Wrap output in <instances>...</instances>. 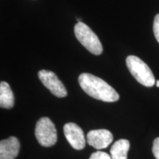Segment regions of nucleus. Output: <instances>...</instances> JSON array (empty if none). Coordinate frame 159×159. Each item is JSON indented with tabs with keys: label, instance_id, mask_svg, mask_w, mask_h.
Returning <instances> with one entry per match:
<instances>
[{
	"label": "nucleus",
	"instance_id": "obj_1",
	"mask_svg": "<svg viewBox=\"0 0 159 159\" xmlns=\"http://www.w3.org/2000/svg\"><path fill=\"white\" fill-rule=\"evenodd\" d=\"M78 81L83 90L93 98L107 102H116L119 99L115 89L98 77L83 73L79 76Z\"/></svg>",
	"mask_w": 159,
	"mask_h": 159
},
{
	"label": "nucleus",
	"instance_id": "obj_2",
	"mask_svg": "<svg viewBox=\"0 0 159 159\" xmlns=\"http://www.w3.org/2000/svg\"><path fill=\"white\" fill-rule=\"evenodd\" d=\"M127 66L138 82L146 87H152L156 83V80L150 67L142 59L129 55L126 58Z\"/></svg>",
	"mask_w": 159,
	"mask_h": 159
},
{
	"label": "nucleus",
	"instance_id": "obj_3",
	"mask_svg": "<svg viewBox=\"0 0 159 159\" xmlns=\"http://www.w3.org/2000/svg\"><path fill=\"white\" fill-rule=\"evenodd\" d=\"M75 34L77 39L85 49L92 54L99 55L102 52V45L97 35L88 25L77 22L75 26Z\"/></svg>",
	"mask_w": 159,
	"mask_h": 159
},
{
	"label": "nucleus",
	"instance_id": "obj_4",
	"mask_svg": "<svg viewBox=\"0 0 159 159\" xmlns=\"http://www.w3.org/2000/svg\"><path fill=\"white\" fill-rule=\"evenodd\" d=\"M35 135L41 146L49 148L57 142V130L55 125L48 117H42L37 122Z\"/></svg>",
	"mask_w": 159,
	"mask_h": 159
},
{
	"label": "nucleus",
	"instance_id": "obj_5",
	"mask_svg": "<svg viewBox=\"0 0 159 159\" xmlns=\"http://www.w3.org/2000/svg\"><path fill=\"white\" fill-rule=\"evenodd\" d=\"M39 77L43 85L55 97L61 98L67 96L66 87L53 71L43 69L39 71Z\"/></svg>",
	"mask_w": 159,
	"mask_h": 159
},
{
	"label": "nucleus",
	"instance_id": "obj_6",
	"mask_svg": "<svg viewBox=\"0 0 159 159\" xmlns=\"http://www.w3.org/2000/svg\"><path fill=\"white\" fill-rule=\"evenodd\" d=\"M66 139L75 150H83L85 146L84 133L78 125L73 122L67 123L63 127Z\"/></svg>",
	"mask_w": 159,
	"mask_h": 159
},
{
	"label": "nucleus",
	"instance_id": "obj_7",
	"mask_svg": "<svg viewBox=\"0 0 159 159\" xmlns=\"http://www.w3.org/2000/svg\"><path fill=\"white\" fill-rule=\"evenodd\" d=\"M86 138L88 144L97 150L107 148L114 139L112 134L105 129L89 131Z\"/></svg>",
	"mask_w": 159,
	"mask_h": 159
},
{
	"label": "nucleus",
	"instance_id": "obj_8",
	"mask_svg": "<svg viewBox=\"0 0 159 159\" xmlns=\"http://www.w3.org/2000/svg\"><path fill=\"white\" fill-rule=\"evenodd\" d=\"M20 150V144L17 138L11 136L0 142V159H15Z\"/></svg>",
	"mask_w": 159,
	"mask_h": 159
},
{
	"label": "nucleus",
	"instance_id": "obj_9",
	"mask_svg": "<svg viewBox=\"0 0 159 159\" xmlns=\"http://www.w3.org/2000/svg\"><path fill=\"white\" fill-rule=\"evenodd\" d=\"M14 105V95L7 83H0V106L2 108L11 109Z\"/></svg>",
	"mask_w": 159,
	"mask_h": 159
},
{
	"label": "nucleus",
	"instance_id": "obj_10",
	"mask_svg": "<svg viewBox=\"0 0 159 159\" xmlns=\"http://www.w3.org/2000/svg\"><path fill=\"white\" fill-rule=\"evenodd\" d=\"M130 142L127 139H119L111 147L110 150L112 159H128Z\"/></svg>",
	"mask_w": 159,
	"mask_h": 159
},
{
	"label": "nucleus",
	"instance_id": "obj_11",
	"mask_svg": "<svg viewBox=\"0 0 159 159\" xmlns=\"http://www.w3.org/2000/svg\"><path fill=\"white\" fill-rule=\"evenodd\" d=\"M89 159H112V158L111 155L108 154L107 152L97 151L91 155Z\"/></svg>",
	"mask_w": 159,
	"mask_h": 159
},
{
	"label": "nucleus",
	"instance_id": "obj_12",
	"mask_svg": "<svg viewBox=\"0 0 159 159\" xmlns=\"http://www.w3.org/2000/svg\"><path fill=\"white\" fill-rule=\"evenodd\" d=\"M153 33L155 38L159 43V13L155 16L153 22Z\"/></svg>",
	"mask_w": 159,
	"mask_h": 159
},
{
	"label": "nucleus",
	"instance_id": "obj_13",
	"mask_svg": "<svg viewBox=\"0 0 159 159\" xmlns=\"http://www.w3.org/2000/svg\"><path fill=\"white\" fill-rule=\"evenodd\" d=\"M152 150L155 158L156 159H159V137L156 138L154 140Z\"/></svg>",
	"mask_w": 159,
	"mask_h": 159
},
{
	"label": "nucleus",
	"instance_id": "obj_14",
	"mask_svg": "<svg viewBox=\"0 0 159 159\" xmlns=\"http://www.w3.org/2000/svg\"><path fill=\"white\" fill-rule=\"evenodd\" d=\"M156 86L157 87H159V80H157L156 81Z\"/></svg>",
	"mask_w": 159,
	"mask_h": 159
}]
</instances>
